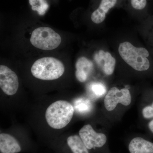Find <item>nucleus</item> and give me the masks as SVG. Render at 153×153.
<instances>
[{
	"label": "nucleus",
	"mask_w": 153,
	"mask_h": 153,
	"mask_svg": "<svg viewBox=\"0 0 153 153\" xmlns=\"http://www.w3.org/2000/svg\"><path fill=\"white\" fill-rule=\"evenodd\" d=\"M118 51L123 59L135 70L143 71L149 68L147 58L149 54L145 48L136 47L129 42H125L120 44Z\"/></svg>",
	"instance_id": "obj_2"
},
{
	"label": "nucleus",
	"mask_w": 153,
	"mask_h": 153,
	"mask_svg": "<svg viewBox=\"0 0 153 153\" xmlns=\"http://www.w3.org/2000/svg\"><path fill=\"white\" fill-rule=\"evenodd\" d=\"M130 153H153V143L141 137H136L128 146Z\"/></svg>",
	"instance_id": "obj_12"
},
{
	"label": "nucleus",
	"mask_w": 153,
	"mask_h": 153,
	"mask_svg": "<svg viewBox=\"0 0 153 153\" xmlns=\"http://www.w3.org/2000/svg\"><path fill=\"white\" fill-rule=\"evenodd\" d=\"M143 114L144 117L146 118L153 117V103L152 106L146 107L143 109Z\"/></svg>",
	"instance_id": "obj_18"
},
{
	"label": "nucleus",
	"mask_w": 153,
	"mask_h": 153,
	"mask_svg": "<svg viewBox=\"0 0 153 153\" xmlns=\"http://www.w3.org/2000/svg\"><path fill=\"white\" fill-rule=\"evenodd\" d=\"M79 136L88 150L101 148L107 141L104 134L96 132L90 125L83 126L79 131Z\"/></svg>",
	"instance_id": "obj_6"
},
{
	"label": "nucleus",
	"mask_w": 153,
	"mask_h": 153,
	"mask_svg": "<svg viewBox=\"0 0 153 153\" xmlns=\"http://www.w3.org/2000/svg\"><path fill=\"white\" fill-rule=\"evenodd\" d=\"M22 150L18 140L9 134H0V151L1 153H18Z\"/></svg>",
	"instance_id": "obj_10"
},
{
	"label": "nucleus",
	"mask_w": 153,
	"mask_h": 153,
	"mask_svg": "<svg viewBox=\"0 0 153 153\" xmlns=\"http://www.w3.org/2000/svg\"><path fill=\"white\" fill-rule=\"evenodd\" d=\"M33 10L38 12L40 16H44L49 7L46 0H29Z\"/></svg>",
	"instance_id": "obj_14"
},
{
	"label": "nucleus",
	"mask_w": 153,
	"mask_h": 153,
	"mask_svg": "<svg viewBox=\"0 0 153 153\" xmlns=\"http://www.w3.org/2000/svg\"><path fill=\"white\" fill-rule=\"evenodd\" d=\"M30 41L36 48L47 51L57 48L61 43V38L51 28L41 27L33 31Z\"/></svg>",
	"instance_id": "obj_4"
},
{
	"label": "nucleus",
	"mask_w": 153,
	"mask_h": 153,
	"mask_svg": "<svg viewBox=\"0 0 153 153\" xmlns=\"http://www.w3.org/2000/svg\"><path fill=\"white\" fill-rule=\"evenodd\" d=\"M65 71L63 63L52 57H44L36 60L32 66L31 73L38 79L52 80L58 79Z\"/></svg>",
	"instance_id": "obj_3"
},
{
	"label": "nucleus",
	"mask_w": 153,
	"mask_h": 153,
	"mask_svg": "<svg viewBox=\"0 0 153 153\" xmlns=\"http://www.w3.org/2000/svg\"><path fill=\"white\" fill-rule=\"evenodd\" d=\"M90 90L94 97H100L105 94L106 88L105 85L101 82H94L90 86Z\"/></svg>",
	"instance_id": "obj_16"
},
{
	"label": "nucleus",
	"mask_w": 153,
	"mask_h": 153,
	"mask_svg": "<svg viewBox=\"0 0 153 153\" xmlns=\"http://www.w3.org/2000/svg\"><path fill=\"white\" fill-rule=\"evenodd\" d=\"M75 66L76 79L79 82H85L93 71V63L86 57H82L77 59Z\"/></svg>",
	"instance_id": "obj_9"
},
{
	"label": "nucleus",
	"mask_w": 153,
	"mask_h": 153,
	"mask_svg": "<svg viewBox=\"0 0 153 153\" xmlns=\"http://www.w3.org/2000/svg\"><path fill=\"white\" fill-rule=\"evenodd\" d=\"M131 101V95L128 89L123 88L119 90L117 88L113 87L105 96V106L107 110L112 111L118 103L127 106L130 104Z\"/></svg>",
	"instance_id": "obj_5"
},
{
	"label": "nucleus",
	"mask_w": 153,
	"mask_h": 153,
	"mask_svg": "<svg viewBox=\"0 0 153 153\" xmlns=\"http://www.w3.org/2000/svg\"><path fill=\"white\" fill-rule=\"evenodd\" d=\"M94 59L105 74L110 75L113 74L115 66L116 60L110 53L100 50L94 55Z\"/></svg>",
	"instance_id": "obj_8"
},
{
	"label": "nucleus",
	"mask_w": 153,
	"mask_h": 153,
	"mask_svg": "<svg viewBox=\"0 0 153 153\" xmlns=\"http://www.w3.org/2000/svg\"><path fill=\"white\" fill-rule=\"evenodd\" d=\"M0 87L7 95H13L19 87V81L14 71L4 65L0 66Z\"/></svg>",
	"instance_id": "obj_7"
},
{
	"label": "nucleus",
	"mask_w": 153,
	"mask_h": 153,
	"mask_svg": "<svg viewBox=\"0 0 153 153\" xmlns=\"http://www.w3.org/2000/svg\"><path fill=\"white\" fill-rule=\"evenodd\" d=\"M149 127L150 130L153 133V120L151 121L149 124Z\"/></svg>",
	"instance_id": "obj_19"
},
{
	"label": "nucleus",
	"mask_w": 153,
	"mask_h": 153,
	"mask_svg": "<svg viewBox=\"0 0 153 153\" xmlns=\"http://www.w3.org/2000/svg\"><path fill=\"white\" fill-rule=\"evenodd\" d=\"M117 0H102L98 8L91 14V20L95 24H100L104 21L107 13L113 7Z\"/></svg>",
	"instance_id": "obj_11"
},
{
	"label": "nucleus",
	"mask_w": 153,
	"mask_h": 153,
	"mask_svg": "<svg viewBox=\"0 0 153 153\" xmlns=\"http://www.w3.org/2000/svg\"><path fill=\"white\" fill-rule=\"evenodd\" d=\"M67 143L73 153H89L88 149L79 136H70L67 138Z\"/></svg>",
	"instance_id": "obj_13"
},
{
	"label": "nucleus",
	"mask_w": 153,
	"mask_h": 153,
	"mask_svg": "<svg viewBox=\"0 0 153 153\" xmlns=\"http://www.w3.org/2000/svg\"><path fill=\"white\" fill-rule=\"evenodd\" d=\"M74 108L77 112L85 113L90 111L91 104L88 100L85 98H80L76 100L75 102Z\"/></svg>",
	"instance_id": "obj_15"
},
{
	"label": "nucleus",
	"mask_w": 153,
	"mask_h": 153,
	"mask_svg": "<svg viewBox=\"0 0 153 153\" xmlns=\"http://www.w3.org/2000/svg\"><path fill=\"white\" fill-rule=\"evenodd\" d=\"M131 4L134 9L141 10L146 5V0H131Z\"/></svg>",
	"instance_id": "obj_17"
},
{
	"label": "nucleus",
	"mask_w": 153,
	"mask_h": 153,
	"mask_svg": "<svg viewBox=\"0 0 153 153\" xmlns=\"http://www.w3.org/2000/svg\"><path fill=\"white\" fill-rule=\"evenodd\" d=\"M74 113V108L72 105L65 100H58L48 107L45 117L49 126L55 129H60L68 125Z\"/></svg>",
	"instance_id": "obj_1"
}]
</instances>
